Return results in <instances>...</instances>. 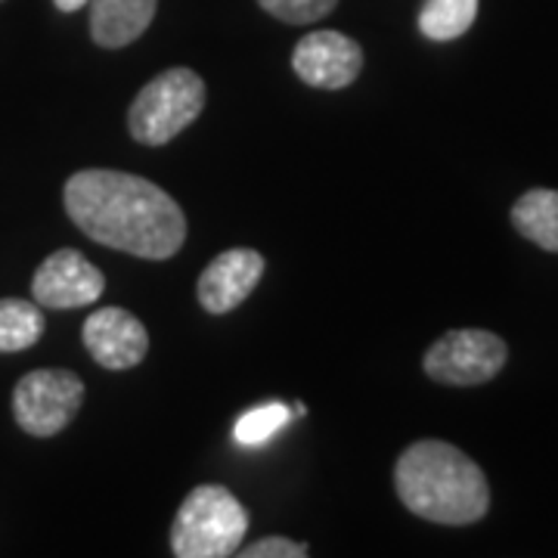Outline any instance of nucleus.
Listing matches in <instances>:
<instances>
[{"mask_svg":"<svg viewBox=\"0 0 558 558\" xmlns=\"http://www.w3.org/2000/svg\"><path fill=\"white\" fill-rule=\"evenodd\" d=\"M65 211L84 236L146 260L178 255L186 242L180 205L153 180L87 168L65 183Z\"/></svg>","mask_w":558,"mask_h":558,"instance_id":"nucleus-1","label":"nucleus"},{"mask_svg":"<svg viewBox=\"0 0 558 558\" xmlns=\"http://www.w3.org/2000/svg\"><path fill=\"white\" fill-rule=\"evenodd\" d=\"M400 502L435 524H475L490 509V487L472 457L447 440H416L395 465Z\"/></svg>","mask_w":558,"mask_h":558,"instance_id":"nucleus-2","label":"nucleus"},{"mask_svg":"<svg viewBox=\"0 0 558 558\" xmlns=\"http://www.w3.org/2000/svg\"><path fill=\"white\" fill-rule=\"evenodd\" d=\"M248 531V512L220 484H199L180 502L171 527V553L178 558L236 556Z\"/></svg>","mask_w":558,"mask_h":558,"instance_id":"nucleus-3","label":"nucleus"},{"mask_svg":"<svg viewBox=\"0 0 558 558\" xmlns=\"http://www.w3.org/2000/svg\"><path fill=\"white\" fill-rule=\"evenodd\" d=\"M205 109V81L193 69H168L149 81L131 102L128 128L143 146H165L199 119Z\"/></svg>","mask_w":558,"mask_h":558,"instance_id":"nucleus-4","label":"nucleus"},{"mask_svg":"<svg viewBox=\"0 0 558 558\" xmlns=\"http://www.w3.org/2000/svg\"><path fill=\"white\" fill-rule=\"evenodd\" d=\"M509 360V348L497 332L487 329H453L440 336L425 351V373L428 379L453 388H472L484 381L497 379Z\"/></svg>","mask_w":558,"mask_h":558,"instance_id":"nucleus-5","label":"nucleus"},{"mask_svg":"<svg viewBox=\"0 0 558 558\" xmlns=\"http://www.w3.org/2000/svg\"><path fill=\"white\" fill-rule=\"evenodd\" d=\"M84 403V381L69 369H35L13 391V416L32 438H53Z\"/></svg>","mask_w":558,"mask_h":558,"instance_id":"nucleus-6","label":"nucleus"},{"mask_svg":"<svg viewBox=\"0 0 558 558\" xmlns=\"http://www.w3.org/2000/svg\"><path fill=\"white\" fill-rule=\"evenodd\" d=\"M106 289L100 267L90 264L75 248H60L40 264L32 279V299L40 307H57V311H72V307H87L100 299Z\"/></svg>","mask_w":558,"mask_h":558,"instance_id":"nucleus-7","label":"nucleus"},{"mask_svg":"<svg viewBox=\"0 0 558 558\" xmlns=\"http://www.w3.org/2000/svg\"><path fill=\"white\" fill-rule=\"evenodd\" d=\"M292 69L304 84L319 87V90H341L363 69V50L354 38L323 28V32H311L295 44L292 53Z\"/></svg>","mask_w":558,"mask_h":558,"instance_id":"nucleus-8","label":"nucleus"},{"mask_svg":"<svg viewBox=\"0 0 558 558\" xmlns=\"http://www.w3.org/2000/svg\"><path fill=\"white\" fill-rule=\"evenodd\" d=\"M81 339L87 354L100 363L102 369H131L146 357L149 351V332L134 314L124 307H100L84 319Z\"/></svg>","mask_w":558,"mask_h":558,"instance_id":"nucleus-9","label":"nucleus"},{"mask_svg":"<svg viewBox=\"0 0 558 558\" xmlns=\"http://www.w3.org/2000/svg\"><path fill=\"white\" fill-rule=\"evenodd\" d=\"M264 277V258L255 248H227L199 277V304L208 314H230L255 292Z\"/></svg>","mask_w":558,"mask_h":558,"instance_id":"nucleus-10","label":"nucleus"},{"mask_svg":"<svg viewBox=\"0 0 558 558\" xmlns=\"http://www.w3.org/2000/svg\"><path fill=\"white\" fill-rule=\"evenodd\" d=\"M159 0H90V35L106 50L128 47L156 20Z\"/></svg>","mask_w":558,"mask_h":558,"instance_id":"nucleus-11","label":"nucleus"},{"mask_svg":"<svg viewBox=\"0 0 558 558\" xmlns=\"http://www.w3.org/2000/svg\"><path fill=\"white\" fill-rule=\"evenodd\" d=\"M512 227L543 252H558V190H527L512 205Z\"/></svg>","mask_w":558,"mask_h":558,"instance_id":"nucleus-12","label":"nucleus"},{"mask_svg":"<svg viewBox=\"0 0 558 558\" xmlns=\"http://www.w3.org/2000/svg\"><path fill=\"white\" fill-rule=\"evenodd\" d=\"M44 311L38 301L0 299V354L25 351L44 336Z\"/></svg>","mask_w":558,"mask_h":558,"instance_id":"nucleus-13","label":"nucleus"},{"mask_svg":"<svg viewBox=\"0 0 558 558\" xmlns=\"http://www.w3.org/2000/svg\"><path fill=\"white\" fill-rule=\"evenodd\" d=\"M478 16V0H425L418 32L428 40L462 38Z\"/></svg>","mask_w":558,"mask_h":558,"instance_id":"nucleus-14","label":"nucleus"},{"mask_svg":"<svg viewBox=\"0 0 558 558\" xmlns=\"http://www.w3.org/2000/svg\"><path fill=\"white\" fill-rule=\"evenodd\" d=\"M292 407L286 403H264V407H255L248 413H242L233 425V438L242 447H258V444H267V440L277 435L279 428H286L292 422Z\"/></svg>","mask_w":558,"mask_h":558,"instance_id":"nucleus-15","label":"nucleus"},{"mask_svg":"<svg viewBox=\"0 0 558 558\" xmlns=\"http://www.w3.org/2000/svg\"><path fill=\"white\" fill-rule=\"evenodd\" d=\"M260 7L286 25H311V22L326 20L339 0H258Z\"/></svg>","mask_w":558,"mask_h":558,"instance_id":"nucleus-16","label":"nucleus"},{"mask_svg":"<svg viewBox=\"0 0 558 558\" xmlns=\"http://www.w3.org/2000/svg\"><path fill=\"white\" fill-rule=\"evenodd\" d=\"M236 556L245 558H307V546L286 537H264L248 549H236Z\"/></svg>","mask_w":558,"mask_h":558,"instance_id":"nucleus-17","label":"nucleus"},{"mask_svg":"<svg viewBox=\"0 0 558 558\" xmlns=\"http://www.w3.org/2000/svg\"><path fill=\"white\" fill-rule=\"evenodd\" d=\"M53 3H57V10H62V13H75L81 7H87L90 0H53Z\"/></svg>","mask_w":558,"mask_h":558,"instance_id":"nucleus-18","label":"nucleus"}]
</instances>
